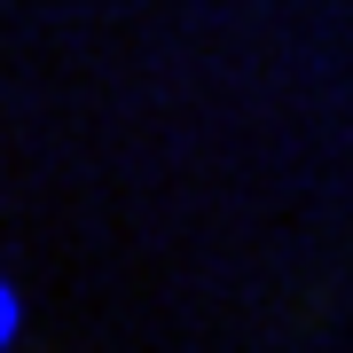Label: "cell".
<instances>
[{
	"label": "cell",
	"instance_id": "1",
	"mask_svg": "<svg viewBox=\"0 0 353 353\" xmlns=\"http://www.w3.org/2000/svg\"><path fill=\"white\" fill-rule=\"evenodd\" d=\"M8 338H16V290L0 283V353H8Z\"/></svg>",
	"mask_w": 353,
	"mask_h": 353
}]
</instances>
